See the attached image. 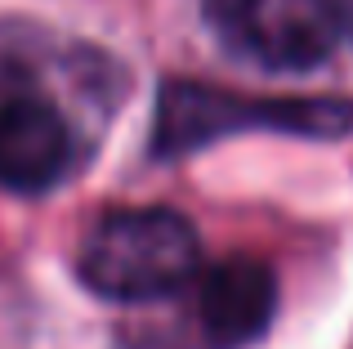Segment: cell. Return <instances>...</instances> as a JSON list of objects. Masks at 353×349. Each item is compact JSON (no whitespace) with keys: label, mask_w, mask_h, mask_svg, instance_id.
<instances>
[{"label":"cell","mask_w":353,"mask_h":349,"mask_svg":"<svg viewBox=\"0 0 353 349\" xmlns=\"http://www.w3.org/2000/svg\"><path fill=\"white\" fill-rule=\"evenodd\" d=\"M210 27L264 68L304 72L336 50V9L327 0H206Z\"/></svg>","instance_id":"3957f363"},{"label":"cell","mask_w":353,"mask_h":349,"mask_svg":"<svg viewBox=\"0 0 353 349\" xmlns=\"http://www.w3.org/2000/svg\"><path fill=\"white\" fill-rule=\"evenodd\" d=\"M197 228L165 206L108 210L81 242V278L108 300H157L197 273Z\"/></svg>","instance_id":"6da1fadb"},{"label":"cell","mask_w":353,"mask_h":349,"mask_svg":"<svg viewBox=\"0 0 353 349\" xmlns=\"http://www.w3.org/2000/svg\"><path fill=\"white\" fill-rule=\"evenodd\" d=\"M233 130H291L313 139H340L353 130V99H246L197 81H170L157 103L152 148L161 157H183Z\"/></svg>","instance_id":"7a4b0ae2"},{"label":"cell","mask_w":353,"mask_h":349,"mask_svg":"<svg viewBox=\"0 0 353 349\" xmlns=\"http://www.w3.org/2000/svg\"><path fill=\"white\" fill-rule=\"evenodd\" d=\"M201 332L215 349H241L268 332L277 314V278L264 260L233 255L201 278Z\"/></svg>","instance_id":"277c9868"},{"label":"cell","mask_w":353,"mask_h":349,"mask_svg":"<svg viewBox=\"0 0 353 349\" xmlns=\"http://www.w3.org/2000/svg\"><path fill=\"white\" fill-rule=\"evenodd\" d=\"M72 161V134L45 99L0 103V183L14 192H45Z\"/></svg>","instance_id":"5b68a950"}]
</instances>
